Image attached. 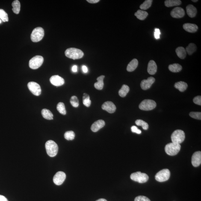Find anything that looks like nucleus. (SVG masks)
Returning <instances> with one entry per match:
<instances>
[{
	"label": "nucleus",
	"mask_w": 201,
	"mask_h": 201,
	"mask_svg": "<svg viewBox=\"0 0 201 201\" xmlns=\"http://www.w3.org/2000/svg\"><path fill=\"white\" fill-rule=\"evenodd\" d=\"M12 5L13 8L12 9L13 12L16 14H18L20 10L21 4L19 1L16 0L13 1Z\"/></svg>",
	"instance_id": "29"
},
{
	"label": "nucleus",
	"mask_w": 201,
	"mask_h": 201,
	"mask_svg": "<svg viewBox=\"0 0 201 201\" xmlns=\"http://www.w3.org/2000/svg\"><path fill=\"white\" fill-rule=\"evenodd\" d=\"M193 102L197 105H201V96H198L195 97L193 99Z\"/></svg>",
	"instance_id": "41"
},
{
	"label": "nucleus",
	"mask_w": 201,
	"mask_h": 201,
	"mask_svg": "<svg viewBox=\"0 0 201 201\" xmlns=\"http://www.w3.org/2000/svg\"><path fill=\"white\" fill-rule=\"evenodd\" d=\"M176 51L177 55L179 58L182 59L185 58L186 56V51L183 47H179L177 48Z\"/></svg>",
	"instance_id": "25"
},
{
	"label": "nucleus",
	"mask_w": 201,
	"mask_h": 201,
	"mask_svg": "<svg viewBox=\"0 0 201 201\" xmlns=\"http://www.w3.org/2000/svg\"><path fill=\"white\" fill-rule=\"evenodd\" d=\"M43 62L44 58L42 56H36L30 60L29 65L30 68L37 69L42 65Z\"/></svg>",
	"instance_id": "8"
},
{
	"label": "nucleus",
	"mask_w": 201,
	"mask_h": 201,
	"mask_svg": "<svg viewBox=\"0 0 201 201\" xmlns=\"http://www.w3.org/2000/svg\"><path fill=\"white\" fill-rule=\"evenodd\" d=\"M0 201H8L4 196L0 195Z\"/></svg>",
	"instance_id": "45"
},
{
	"label": "nucleus",
	"mask_w": 201,
	"mask_h": 201,
	"mask_svg": "<svg viewBox=\"0 0 201 201\" xmlns=\"http://www.w3.org/2000/svg\"><path fill=\"white\" fill-rule=\"evenodd\" d=\"M169 70L174 73H177L181 71L182 69V66L178 63L170 65L168 66Z\"/></svg>",
	"instance_id": "26"
},
{
	"label": "nucleus",
	"mask_w": 201,
	"mask_h": 201,
	"mask_svg": "<svg viewBox=\"0 0 201 201\" xmlns=\"http://www.w3.org/2000/svg\"><path fill=\"white\" fill-rule=\"evenodd\" d=\"M105 78L104 75H101L97 78V82L95 83L94 87L98 90H100L103 88L104 83V79Z\"/></svg>",
	"instance_id": "22"
},
{
	"label": "nucleus",
	"mask_w": 201,
	"mask_h": 201,
	"mask_svg": "<svg viewBox=\"0 0 201 201\" xmlns=\"http://www.w3.org/2000/svg\"><path fill=\"white\" fill-rule=\"evenodd\" d=\"M134 201H151V200L145 196H140L136 197Z\"/></svg>",
	"instance_id": "40"
},
{
	"label": "nucleus",
	"mask_w": 201,
	"mask_h": 201,
	"mask_svg": "<svg viewBox=\"0 0 201 201\" xmlns=\"http://www.w3.org/2000/svg\"><path fill=\"white\" fill-rule=\"evenodd\" d=\"M192 1H193V2H197L198 1H197V0H192Z\"/></svg>",
	"instance_id": "49"
},
{
	"label": "nucleus",
	"mask_w": 201,
	"mask_h": 201,
	"mask_svg": "<svg viewBox=\"0 0 201 201\" xmlns=\"http://www.w3.org/2000/svg\"><path fill=\"white\" fill-rule=\"evenodd\" d=\"M47 153L50 156L53 157L57 155L58 146L57 143L52 140H48L45 144Z\"/></svg>",
	"instance_id": "2"
},
{
	"label": "nucleus",
	"mask_w": 201,
	"mask_h": 201,
	"mask_svg": "<svg viewBox=\"0 0 201 201\" xmlns=\"http://www.w3.org/2000/svg\"><path fill=\"white\" fill-rule=\"evenodd\" d=\"M1 23V20L0 19V24Z\"/></svg>",
	"instance_id": "50"
},
{
	"label": "nucleus",
	"mask_w": 201,
	"mask_h": 201,
	"mask_svg": "<svg viewBox=\"0 0 201 201\" xmlns=\"http://www.w3.org/2000/svg\"><path fill=\"white\" fill-rule=\"evenodd\" d=\"M170 172L168 169H163L158 172L156 175L155 178L159 182H163L167 181L170 178Z\"/></svg>",
	"instance_id": "9"
},
{
	"label": "nucleus",
	"mask_w": 201,
	"mask_h": 201,
	"mask_svg": "<svg viewBox=\"0 0 201 201\" xmlns=\"http://www.w3.org/2000/svg\"><path fill=\"white\" fill-rule=\"evenodd\" d=\"M100 1L99 0H87V1L90 4H96L99 2Z\"/></svg>",
	"instance_id": "44"
},
{
	"label": "nucleus",
	"mask_w": 201,
	"mask_h": 201,
	"mask_svg": "<svg viewBox=\"0 0 201 201\" xmlns=\"http://www.w3.org/2000/svg\"><path fill=\"white\" fill-rule=\"evenodd\" d=\"M156 106V103L151 99H145L140 103L139 108L144 111H150L154 109Z\"/></svg>",
	"instance_id": "7"
},
{
	"label": "nucleus",
	"mask_w": 201,
	"mask_h": 201,
	"mask_svg": "<svg viewBox=\"0 0 201 201\" xmlns=\"http://www.w3.org/2000/svg\"><path fill=\"white\" fill-rule=\"evenodd\" d=\"M191 163L194 167H197L201 163V152L197 151L193 154L191 158Z\"/></svg>",
	"instance_id": "16"
},
{
	"label": "nucleus",
	"mask_w": 201,
	"mask_h": 201,
	"mask_svg": "<svg viewBox=\"0 0 201 201\" xmlns=\"http://www.w3.org/2000/svg\"><path fill=\"white\" fill-rule=\"evenodd\" d=\"M131 131L133 133H135L136 134H141L142 131L140 130L136 126H132L131 127Z\"/></svg>",
	"instance_id": "42"
},
{
	"label": "nucleus",
	"mask_w": 201,
	"mask_h": 201,
	"mask_svg": "<svg viewBox=\"0 0 201 201\" xmlns=\"http://www.w3.org/2000/svg\"><path fill=\"white\" fill-rule=\"evenodd\" d=\"M50 81L51 84L57 87L62 85L65 83L64 79L59 75L53 76L51 77Z\"/></svg>",
	"instance_id": "14"
},
{
	"label": "nucleus",
	"mask_w": 201,
	"mask_h": 201,
	"mask_svg": "<svg viewBox=\"0 0 201 201\" xmlns=\"http://www.w3.org/2000/svg\"><path fill=\"white\" fill-rule=\"evenodd\" d=\"M28 87L30 91L35 96H39L41 94V88L37 83L30 82L28 83Z\"/></svg>",
	"instance_id": "10"
},
{
	"label": "nucleus",
	"mask_w": 201,
	"mask_h": 201,
	"mask_svg": "<svg viewBox=\"0 0 201 201\" xmlns=\"http://www.w3.org/2000/svg\"><path fill=\"white\" fill-rule=\"evenodd\" d=\"M82 69L83 72L85 73H87L88 71V69L87 66H83L82 67Z\"/></svg>",
	"instance_id": "46"
},
{
	"label": "nucleus",
	"mask_w": 201,
	"mask_h": 201,
	"mask_svg": "<svg viewBox=\"0 0 201 201\" xmlns=\"http://www.w3.org/2000/svg\"><path fill=\"white\" fill-rule=\"evenodd\" d=\"M83 103L84 105L89 107L91 105V101L90 99V96L87 93H84L83 96Z\"/></svg>",
	"instance_id": "32"
},
{
	"label": "nucleus",
	"mask_w": 201,
	"mask_h": 201,
	"mask_svg": "<svg viewBox=\"0 0 201 201\" xmlns=\"http://www.w3.org/2000/svg\"><path fill=\"white\" fill-rule=\"evenodd\" d=\"M129 87L128 85H123L119 92V96L122 97H125L129 92Z\"/></svg>",
	"instance_id": "30"
},
{
	"label": "nucleus",
	"mask_w": 201,
	"mask_h": 201,
	"mask_svg": "<svg viewBox=\"0 0 201 201\" xmlns=\"http://www.w3.org/2000/svg\"><path fill=\"white\" fill-rule=\"evenodd\" d=\"M70 102L72 106L77 107L79 105V102L78 98L76 96H72L70 99Z\"/></svg>",
	"instance_id": "38"
},
{
	"label": "nucleus",
	"mask_w": 201,
	"mask_h": 201,
	"mask_svg": "<svg viewBox=\"0 0 201 201\" xmlns=\"http://www.w3.org/2000/svg\"><path fill=\"white\" fill-rule=\"evenodd\" d=\"M105 125V122L104 120H99L96 121L92 125L91 130L93 132H96L99 131Z\"/></svg>",
	"instance_id": "17"
},
{
	"label": "nucleus",
	"mask_w": 201,
	"mask_h": 201,
	"mask_svg": "<svg viewBox=\"0 0 201 201\" xmlns=\"http://www.w3.org/2000/svg\"><path fill=\"white\" fill-rule=\"evenodd\" d=\"M66 178V175L64 172L59 171L54 175L53 181L56 185H60L64 182Z\"/></svg>",
	"instance_id": "11"
},
{
	"label": "nucleus",
	"mask_w": 201,
	"mask_h": 201,
	"mask_svg": "<svg viewBox=\"0 0 201 201\" xmlns=\"http://www.w3.org/2000/svg\"><path fill=\"white\" fill-rule=\"evenodd\" d=\"M64 137L66 140H73L75 138V133L72 131H66L64 134Z\"/></svg>",
	"instance_id": "36"
},
{
	"label": "nucleus",
	"mask_w": 201,
	"mask_h": 201,
	"mask_svg": "<svg viewBox=\"0 0 201 201\" xmlns=\"http://www.w3.org/2000/svg\"><path fill=\"white\" fill-rule=\"evenodd\" d=\"M96 201H107L106 199H100Z\"/></svg>",
	"instance_id": "48"
},
{
	"label": "nucleus",
	"mask_w": 201,
	"mask_h": 201,
	"mask_svg": "<svg viewBox=\"0 0 201 201\" xmlns=\"http://www.w3.org/2000/svg\"><path fill=\"white\" fill-rule=\"evenodd\" d=\"M181 3L180 0H166L165 1V4L166 7H170L180 5Z\"/></svg>",
	"instance_id": "27"
},
{
	"label": "nucleus",
	"mask_w": 201,
	"mask_h": 201,
	"mask_svg": "<svg viewBox=\"0 0 201 201\" xmlns=\"http://www.w3.org/2000/svg\"><path fill=\"white\" fill-rule=\"evenodd\" d=\"M102 108L103 110L110 113H114L116 109V105L111 101H107L104 102L102 104Z\"/></svg>",
	"instance_id": "15"
},
{
	"label": "nucleus",
	"mask_w": 201,
	"mask_h": 201,
	"mask_svg": "<svg viewBox=\"0 0 201 201\" xmlns=\"http://www.w3.org/2000/svg\"><path fill=\"white\" fill-rule=\"evenodd\" d=\"M65 54L66 57L73 60L81 59L84 55L82 51L75 48H70L66 49L65 51Z\"/></svg>",
	"instance_id": "1"
},
{
	"label": "nucleus",
	"mask_w": 201,
	"mask_h": 201,
	"mask_svg": "<svg viewBox=\"0 0 201 201\" xmlns=\"http://www.w3.org/2000/svg\"><path fill=\"white\" fill-rule=\"evenodd\" d=\"M175 88L178 89L179 91L184 92L185 91L188 87V85L186 83L183 81L178 82L174 85Z\"/></svg>",
	"instance_id": "23"
},
{
	"label": "nucleus",
	"mask_w": 201,
	"mask_h": 201,
	"mask_svg": "<svg viewBox=\"0 0 201 201\" xmlns=\"http://www.w3.org/2000/svg\"><path fill=\"white\" fill-rule=\"evenodd\" d=\"M160 34H161V33H160V30L158 28H155V33H154L155 38L156 39H159Z\"/></svg>",
	"instance_id": "43"
},
{
	"label": "nucleus",
	"mask_w": 201,
	"mask_h": 201,
	"mask_svg": "<svg viewBox=\"0 0 201 201\" xmlns=\"http://www.w3.org/2000/svg\"><path fill=\"white\" fill-rule=\"evenodd\" d=\"M186 10L187 15L190 17H194L197 14V9L192 4H189L187 6Z\"/></svg>",
	"instance_id": "20"
},
{
	"label": "nucleus",
	"mask_w": 201,
	"mask_h": 201,
	"mask_svg": "<svg viewBox=\"0 0 201 201\" xmlns=\"http://www.w3.org/2000/svg\"><path fill=\"white\" fill-rule=\"evenodd\" d=\"M197 47L194 43H190L188 46L186 48L185 50L188 53V55H191L196 50Z\"/></svg>",
	"instance_id": "31"
},
{
	"label": "nucleus",
	"mask_w": 201,
	"mask_h": 201,
	"mask_svg": "<svg viewBox=\"0 0 201 201\" xmlns=\"http://www.w3.org/2000/svg\"><path fill=\"white\" fill-rule=\"evenodd\" d=\"M0 18L4 22H8V15L4 10L0 9Z\"/></svg>",
	"instance_id": "37"
},
{
	"label": "nucleus",
	"mask_w": 201,
	"mask_h": 201,
	"mask_svg": "<svg viewBox=\"0 0 201 201\" xmlns=\"http://www.w3.org/2000/svg\"><path fill=\"white\" fill-rule=\"evenodd\" d=\"M183 28L186 31L191 33L196 32L198 29V27L195 24L185 23L183 25Z\"/></svg>",
	"instance_id": "18"
},
{
	"label": "nucleus",
	"mask_w": 201,
	"mask_h": 201,
	"mask_svg": "<svg viewBox=\"0 0 201 201\" xmlns=\"http://www.w3.org/2000/svg\"><path fill=\"white\" fill-rule=\"evenodd\" d=\"M181 148L180 145L172 142L166 145L165 150L168 155L174 156L177 155L179 152Z\"/></svg>",
	"instance_id": "4"
},
{
	"label": "nucleus",
	"mask_w": 201,
	"mask_h": 201,
	"mask_svg": "<svg viewBox=\"0 0 201 201\" xmlns=\"http://www.w3.org/2000/svg\"><path fill=\"white\" fill-rule=\"evenodd\" d=\"M157 70V66L154 60H151L149 61L148 66V72L149 74L153 75L156 73Z\"/></svg>",
	"instance_id": "19"
},
{
	"label": "nucleus",
	"mask_w": 201,
	"mask_h": 201,
	"mask_svg": "<svg viewBox=\"0 0 201 201\" xmlns=\"http://www.w3.org/2000/svg\"><path fill=\"white\" fill-rule=\"evenodd\" d=\"M131 178L132 180L140 183H143L148 180L149 177L145 173H142L140 172H137L133 173L131 175Z\"/></svg>",
	"instance_id": "6"
},
{
	"label": "nucleus",
	"mask_w": 201,
	"mask_h": 201,
	"mask_svg": "<svg viewBox=\"0 0 201 201\" xmlns=\"http://www.w3.org/2000/svg\"><path fill=\"white\" fill-rule=\"evenodd\" d=\"M185 11L181 7H176L171 12V15L172 17L176 19L182 18L185 16Z\"/></svg>",
	"instance_id": "12"
},
{
	"label": "nucleus",
	"mask_w": 201,
	"mask_h": 201,
	"mask_svg": "<svg viewBox=\"0 0 201 201\" xmlns=\"http://www.w3.org/2000/svg\"><path fill=\"white\" fill-rule=\"evenodd\" d=\"M57 109L60 114L63 115H65L66 114V111L65 104L63 102H59L57 106Z\"/></svg>",
	"instance_id": "33"
},
{
	"label": "nucleus",
	"mask_w": 201,
	"mask_h": 201,
	"mask_svg": "<svg viewBox=\"0 0 201 201\" xmlns=\"http://www.w3.org/2000/svg\"><path fill=\"white\" fill-rule=\"evenodd\" d=\"M77 70H78V67L76 65H74L72 67V71L74 72H77Z\"/></svg>",
	"instance_id": "47"
},
{
	"label": "nucleus",
	"mask_w": 201,
	"mask_h": 201,
	"mask_svg": "<svg viewBox=\"0 0 201 201\" xmlns=\"http://www.w3.org/2000/svg\"><path fill=\"white\" fill-rule=\"evenodd\" d=\"M138 61L136 59H134L130 62L127 67V70L129 72L134 71L138 66Z\"/></svg>",
	"instance_id": "21"
},
{
	"label": "nucleus",
	"mask_w": 201,
	"mask_h": 201,
	"mask_svg": "<svg viewBox=\"0 0 201 201\" xmlns=\"http://www.w3.org/2000/svg\"><path fill=\"white\" fill-rule=\"evenodd\" d=\"M190 117L198 120H201V112H191L189 114Z\"/></svg>",
	"instance_id": "39"
},
{
	"label": "nucleus",
	"mask_w": 201,
	"mask_h": 201,
	"mask_svg": "<svg viewBox=\"0 0 201 201\" xmlns=\"http://www.w3.org/2000/svg\"><path fill=\"white\" fill-rule=\"evenodd\" d=\"M155 81V79L152 77H149L147 79L143 80L140 84L142 89L143 90H146L150 88Z\"/></svg>",
	"instance_id": "13"
},
{
	"label": "nucleus",
	"mask_w": 201,
	"mask_h": 201,
	"mask_svg": "<svg viewBox=\"0 0 201 201\" xmlns=\"http://www.w3.org/2000/svg\"><path fill=\"white\" fill-rule=\"evenodd\" d=\"M152 0H146L140 6V8L142 10H145L149 9L152 5Z\"/></svg>",
	"instance_id": "34"
},
{
	"label": "nucleus",
	"mask_w": 201,
	"mask_h": 201,
	"mask_svg": "<svg viewBox=\"0 0 201 201\" xmlns=\"http://www.w3.org/2000/svg\"><path fill=\"white\" fill-rule=\"evenodd\" d=\"M44 35V30L42 27H38L34 28L31 34L32 41L35 43L40 42L43 39Z\"/></svg>",
	"instance_id": "3"
},
{
	"label": "nucleus",
	"mask_w": 201,
	"mask_h": 201,
	"mask_svg": "<svg viewBox=\"0 0 201 201\" xmlns=\"http://www.w3.org/2000/svg\"><path fill=\"white\" fill-rule=\"evenodd\" d=\"M136 124L138 126H141L142 127L143 129L147 130L149 128V125L148 124L144 121L139 119L136 121Z\"/></svg>",
	"instance_id": "35"
},
{
	"label": "nucleus",
	"mask_w": 201,
	"mask_h": 201,
	"mask_svg": "<svg viewBox=\"0 0 201 201\" xmlns=\"http://www.w3.org/2000/svg\"><path fill=\"white\" fill-rule=\"evenodd\" d=\"M171 139L172 142L180 144L185 140V133L182 130H176L172 134Z\"/></svg>",
	"instance_id": "5"
},
{
	"label": "nucleus",
	"mask_w": 201,
	"mask_h": 201,
	"mask_svg": "<svg viewBox=\"0 0 201 201\" xmlns=\"http://www.w3.org/2000/svg\"><path fill=\"white\" fill-rule=\"evenodd\" d=\"M42 114L45 119L48 120H53V115L50 110L47 109H43L42 111Z\"/></svg>",
	"instance_id": "28"
},
{
	"label": "nucleus",
	"mask_w": 201,
	"mask_h": 201,
	"mask_svg": "<svg viewBox=\"0 0 201 201\" xmlns=\"http://www.w3.org/2000/svg\"><path fill=\"white\" fill-rule=\"evenodd\" d=\"M137 19L140 20H144L147 18L148 13L147 12L142 10H138L134 13Z\"/></svg>",
	"instance_id": "24"
}]
</instances>
